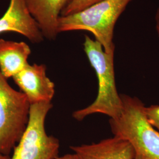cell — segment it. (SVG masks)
<instances>
[{
	"instance_id": "30bf717a",
	"label": "cell",
	"mask_w": 159,
	"mask_h": 159,
	"mask_svg": "<svg viewBox=\"0 0 159 159\" xmlns=\"http://www.w3.org/2000/svg\"><path fill=\"white\" fill-rule=\"evenodd\" d=\"M31 53L25 42L0 39V71L7 79L13 77L29 64Z\"/></svg>"
},
{
	"instance_id": "8992f818",
	"label": "cell",
	"mask_w": 159,
	"mask_h": 159,
	"mask_svg": "<svg viewBox=\"0 0 159 159\" xmlns=\"http://www.w3.org/2000/svg\"><path fill=\"white\" fill-rule=\"evenodd\" d=\"M12 78L31 104L51 102L55 94V84L47 75L45 64L29 63Z\"/></svg>"
},
{
	"instance_id": "52a82bcc",
	"label": "cell",
	"mask_w": 159,
	"mask_h": 159,
	"mask_svg": "<svg viewBox=\"0 0 159 159\" xmlns=\"http://www.w3.org/2000/svg\"><path fill=\"white\" fill-rule=\"evenodd\" d=\"M7 32L23 35L33 43H40L44 39L24 0H10L7 10L0 18V34Z\"/></svg>"
},
{
	"instance_id": "ba28073f",
	"label": "cell",
	"mask_w": 159,
	"mask_h": 159,
	"mask_svg": "<svg viewBox=\"0 0 159 159\" xmlns=\"http://www.w3.org/2000/svg\"><path fill=\"white\" fill-rule=\"evenodd\" d=\"M73 0H24L32 17L38 24L44 39H56L58 20L61 12Z\"/></svg>"
},
{
	"instance_id": "4fadbf2b",
	"label": "cell",
	"mask_w": 159,
	"mask_h": 159,
	"mask_svg": "<svg viewBox=\"0 0 159 159\" xmlns=\"http://www.w3.org/2000/svg\"><path fill=\"white\" fill-rule=\"evenodd\" d=\"M56 159H80L76 154H67L62 156H58Z\"/></svg>"
},
{
	"instance_id": "277c9868",
	"label": "cell",
	"mask_w": 159,
	"mask_h": 159,
	"mask_svg": "<svg viewBox=\"0 0 159 159\" xmlns=\"http://www.w3.org/2000/svg\"><path fill=\"white\" fill-rule=\"evenodd\" d=\"M31 104L0 71V153L10 156L25 130Z\"/></svg>"
},
{
	"instance_id": "7a4b0ae2",
	"label": "cell",
	"mask_w": 159,
	"mask_h": 159,
	"mask_svg": "<svg viewBox=\"0 0 159 159\" xmlns=\"http://www.w3.org/2000/svg\"><path fill=\"white\" fill-rule=\"evenodd\" d=\"M84 50L98 80V88L96 100L85 108L75 111L74 119L81 121L93 114L108 116L111 119L118 117L123 109V102L115 81L114 54L106 52L97 41L85 35Z\"/></svg>"
},
{
	"instance_id": "9c48e42d",
	"label": "cell",
	"mask_w": 159,
	"mask_h": 159,
	"mask_svg": "<svg viewBox=\"0 0 159 159\" xmlns=\"http://www.w3.org/2000/svg\"><path fill=\"white\" fill-rule=\"evenodd\" d=\"M80 159H134L130 144L117 137L90 144L70 146Z\"/></svg>"
},
{
	"instance_id": "5bb4252c",
	"label": "cell",
	"mask_w": 159,
	"mask_h": 159,
	"mask_svg": "<svg viewBox=\"0 0 159 159\" xmlns=\"http://www.w3.org/2000/svg\"><path fill=\"white\" fill-rule=\"evenodd\" d=\"M155 20H156V28L157 34L159 37V7L156 12V16H155Z\"/></svg>"
},
{
	"instance_id": "3957f363",
	"label": "cell",
	"mask_w": 159,
	"mask_h": 159,
	"mask_svg": "<svg viewBox=\"0 0 159 159\" xmlns=\"http://www.w3.org/2000/svg\"><path fill=\"white\" fill-rule=\"evenodd\" d=\"M132 0H104L84 10L58 20L59 33L85 30L94 35L104 51L114 53V29L120 16Z\"/></svg>"
},
{
	"instance_id": "6da1fadb",
	"label": "cell",
	"mask_w": 159,
	"mask_h": 159,
	"mask_svg": "<svg viewBox=\"0 0 159 159\" xmlns=\"http://www.w3.org/2000/svg\"><path fill=\"white\" fill-rule=\"evenodd\" d=\"M120 96L123 102L121 114L109 120L114 136L130 144L134 159H159V131L148 121L144 104L136 97Z\"/></svg>"
},
{
	"instance_id": "9a60e30c",
	"label": "cell",
	"mask_w": 159,
	"mask_h": 159,
	"mask_svg": "<svg viewBox=\"0 0 159 159\" xmlns=\"http://www.w3.org/2000/svg\"><path fill=\"white\" fill-rule=\"evenodd\" d=\"M0 159H10V156H7L0 153Z\"/></svg>"
},
{
	"instance_id": "8fae6325",
	"label": "cell",
	"mask_w": 159,
	"mask_h": 159,
	"mask_svg": "<svg viewBox=\"0 0 159 159\" xmlns=\"http://www.w3.org/2000/svg\"><path fill=\"white\" fill-rule=\"evenodd\" d=\"M104 0H73L61 12V16H68L83 11Z\"/></svg>"
},
{
	"instance_id": "5b68a950",
	"label": "cell",
	"mask_w": 159,
	"mask_h": 159,
	"mask_svg": "<svg viewBox=\"0 0 159 159\" xmlns=\"http://www.w3.org/2000/svg\"><path fill=\"white\" fill-rule=\"evenodd\" d=\"M52 107L51 102L31 104L28 125L12 150L10 159H56L60 142L56 137L47 134L45 121Z\"/></svg>"
},
{
	"instance_id": "7c38bea8",
	"label": "cell",
	"mask_w": 159,
	"mask_h": 159,
	"mask_svg": "<svg viewBox=\"0 0 159 159\" xmlns=\"http://www.w3.org/2000/svg\"><path fill=\"white\" fill-rule=\"evenodd\" d=\"M144 111L150 123L159 131V105L145 107Z\"/></svg>"
}]
</instances>
